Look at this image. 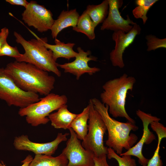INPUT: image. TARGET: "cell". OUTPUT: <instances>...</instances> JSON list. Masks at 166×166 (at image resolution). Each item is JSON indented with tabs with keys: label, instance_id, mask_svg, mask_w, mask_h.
Returning <instances> with one entry per match:
<instances>
[{
	"label": "cell",
	"instance_id": "obj_1",
	"mask_svg": "<svg viewBox=\"0 0 166 166\" xmlns=\"http://www.w3.org/2000/svg\"><path fill=\"white\" fill-rule=\"evenodd\" d=\"M4 69L16 85L24 91L46 96L54 88V77L32 64L15 61L8 64Z\"/></svg>",
	"mask_w": 166,
	"mask_h": 166
},
{
	"label": "cell",
	"instance_id": "obj_2",
	"mask_svg": "<svg viewBox=\"0 0 166 166\" xmlns=\"http://www.w3.org/2000/svg\"><path fill=\"white\" fill-rule=\"evenodd\" d=\"M96 109L101 116L108 132L106 144L120 155L124 149L127 150L136 142L138 137L135 134L130 133L136 131L138 127L135 124L127 121L120 122L111 117L108 112V106L96 98L91 99Z\"/></svg>",
	"mask_w": 166,
	"mask_h": 166
},
{
	"label": "cell",
	"instance_id": "obj_3",
	"mask_svg": "<svg viewBox=\"0 0 166 166\" xmlns=\"http://www.w3.org/2000/svg\"><path fill=\"white\" fill-rule=\"evenodd\" d=\"M136 81L134 77L124 73L119 77L106 82L100 95L101 102L108 106V112L113 117L124 118L134 124L135 121L128 114L125 106L128 91L132 90Z\"/></svg>",
	"mask_w": 166,
	"mask_h": 166
},
{
	"label": "cell",
	"instance_id": "obj_4",
	"mask_svg": "<svg viewBox=\"0 0 166 166\" xmlns=\"http://www.w3.org/2000/svg\"><path fill=\"white\" fill-rule=\"evenodd\" d=\"M30 32L36 39L27 41L19 33L14 32L16 42L20 44L25 50L24 53L16 59V61L32 64L42 70L52 72L57 77H61V73L58 68L59 64L54 59L52 51L45 46L42 38H39Z\"/></svg>",
	"mask_w": 166,
	"mask_h": 166
},
{
	"label": "cell",
	"instance_id": "obj_5",
	"mask_svg": "<svg viewBox=\"0 0 166 166\" xmlns=\"http://www.w3.org/2000/svg\"><path fill=\"white\" fill-rule=\"evenodd\" d=\"M67 101L66 95L50 93L40 98L39 101L20 108L18 114L21 117H25L27 122L33 126L45 124L49 121L48 117L49 114L66 105Z\"/></svg>",
	"mask_w": 166,
	"mask_h": 166
},
{
	"label": "cell",
	"instance_id": "obj_6",
	"mask_svg": "<svg viewBox=\"0 0 166 166\" xmlns=\"http://www.w3.org/2000/svg\"><path fill=\"white\" fill-rule=\"evenodd\" d=\"M89 114L88 131L81 145L94 156L107 155L108 148L104 146V136L107 128L101 116L95 108L91 99L89 100Z\"/></svg>",
	"mask_w": 166,
	"mask_h": 166
},
{
	"label": "cell",
	"instance_id": "obj_7",
	"mask_svg": "<svg viewBox=\"0 0 166 166\" xmlns=\"http://www.w3.org/2000/svg\"><path fill=\"white\" fill-rule=\"evenodd\" d=\"M0 99L9 106L24 108L39 101L38 94L24 91L19 88L13 79L0 68Z\"/></svg>",
	"mask_w": 166,
	"mask_h": 166
},
{
	"label": "cell",
	"instance_id": "obj_8",
	"mask_svg": "<svg viewBox=\"0 0 166 166\" xmlns=\"http://www.w3.org/2000/svg\"><path fill=\"white\" fill-rule=\"evenodd\" d=\"M22 15L25 23L41 33L50 30L54 21L50 10L34 1L29 2Z\"/></svg>",
	"mask_w": 166,
	"mask_h": 166
},
{
	"label": "cell",
	"instance_id": "obj_9",
	"mask_svg": "<svg viewBox=\"0 0 166 166\" xmlns=\"http://www.w3.org/2000/svg\"><path fill=\"white\" fill-rule=\"evenodd\" d=\"M69 130L70 137L61 152L68 160L66 166H93V155L82 146L72 128Z\"/></svg>",
	"mask_w": 166,
	"mask_h": 166
},
{
	"label": "cell",
	"instance_id": "obj_10",
	"mask_svg": "<svg viewBox=\"0 0 166 166\" xmlns=\"http://www.w3.org/2000/svg\"><path fill=\"white\" fill-rule=\"evenodd\" d=\"M69 135L68 133L64 134L58 133L54 140L45 143L32 142L29 139L27 135H22L15 137L13 145L14 148L18 150L30 151L35 155L52 156L55 153L59 144L62 142L67 140V136Z\"/></svg>",
	"mask_w": 166,
	"mask_h": 166
},
{
	"label": "cell",
	"instance_id": "obj_11",
	"mask_svg": "<svg viewBox=\"0 0 166 166\" xmlns=\"http://www.w3.org/2000/svg\"><path fill=\"white\" fill-rule=\"evenodd\" d=\"M136 114L143 124V133L142 137L135 145L119 155H129L136 156L138 159L139 163L142 166H144L147 164L149 159L146 158L142 153L144 145V144H149L151 143L156 139L154 135L149 130V125L153 121H159L160 119L140 109L136 111Z\"/></svg>",
	"mask_w": 166,
	"mask_h": 166
},
{
	"label": "cell",
	"instance_id": "obj_12",
	"mask_svg": "<svg viewBox=\"0 0 166 166\" xmlns=\"http://www.w3.org/2000/svg\"><path fill=\"white\" fill-rule=\"evenodd\" d=\"M141 30L140 26L136 24L127 33L121 30L114 32L112 38L115 45L110 53V59L113 66L121 68L124 67L123 54L125 49L133 42L136 36L140 34Z\"/></svg>",
	"mask_w": 166,
	"mask_h": 166
},
{
	"label": "cell",
	"instance_id": "obj_13",
	"mask_svg": "<svg viewBox=\"0 0 166 166\" xmlns=\"http://www.w3.org/2000/svg\"><path fill=\"white\" fill-rule=\"evenodd\" d=\"M109 9L107 17L101 27V30H110L114 32L121 30L125 33L128 32L136 24L131 20L128 15L125 19L121 15L119 9L122 6L121 0H109Z\"/></svg>",
	"mask_w": 166,
	"mask_h": 166
},
{
	"label": "cell",
	"instance_id": "obj_14",
	"mask_svg": "<svg viewBox=\"0 0 166 166\" xmlns=\"http://www.w3.org/2000/svg\"><path fill=\"white\" fill-rule=\"evenodd\" d=\"M77 49L78 54L73 61L59 65L58 67L63 69L65 73L72 74L78 80L85 73L92 75L100 71L101 69L99 68L89 66L88 62L89 61H97V57L90 55V50L85 51L80 47H78Z\"/></svg>",
	"mask_w": 166,
	"mask_h": 166
},
{
	"label": "cell",
	"instance_id": "obj_15",
	"mask_svg": "<svg viewBox=\"0 0 166 166\" xmlns=\"http://www.w3.org/2000/svg\"><path fill=\"white\" fill-rule=\"evenodd\" d=\"M79 16L76 9L62 10L57 19L54 20L50 29L52 38H57L59 33L67 27L76 26Z\"/></svg>",
	"mask_w": 166,
	"mask_h": 166
},
{
	"label": "cell",
	"instance_id": "obj_16",
	"mask_svg": "<svg viewBox=\"0 0 166 166\" xmlns=\"http://www.w3.org/2000/svg\"><path fill=\"white\" fill-rule=\"evenodd\" d=\"M42 41L45 46L52 51L54 59L56 61L57 59L60 57L69 60L71 58H75L78 54V53L75 51L73 49L75 44L74 43H65L57 38L55 39V44L54 45L48 43L46 38H42Z\"/></svg>",
	"mask_w": 166,
	"mask_h": 166
},
{
	"label": "cell",
	"instance_id": "obj_17",
	"mask_svg": "<svg viewBox=\"0 0 166 166\" xmlns=\"http://www.w3.org/2000/svg\"><path fill=\"white\" fill-rule=\"evenodd\" d=\"M66 104L59 108L55 112L51 113L48 116L52 126L56 128L68 129L77 114L70 112Z\"/></svg>",
	"mask_w": 166,
	"mask_h": 166
},
{
	"label": "cell",
	"instance_id": "obj_18",
	"mask_svg": "<svg viewBox=\"0 0 166 166\" xmlns=\"http://www.w3.org/2000/svg\"><path fill=\"white\" fill-rule=\"evenodd\" d=\"M89 109L88 105L81 113L77 114L71 125L70 128L76 133L77 138L81 140L84 139L88 132Z\"/></svg>",
	"mask_w": 166,
	"mask_h": 166
},
{
	"label": "cell",
	"instance_id": "obj_19",
	"mask_svg": "<svg viewBox=\"0 0 166 166\" xmlns=\"http://www.w3.org/2000/svg\"><path fill=\"white\" fill-rule=\"evenodd\" d=\"M109 9V0H105L97 5H88L85 11L96 27L99 24L102 23L106 18Z\"/></svg>",
	"mask_w": 166,
	"mask_h": 166
},
{
	"label": "cell",
	"instance_id": "obj_20",
	"mask_svg": "<svg viewBox=\"0 0 166 166\" xmlns=\"http://www.w3.org/2000/svg\"><path fill=\"white\" fill-rule=\"evenodd\" d=\"M68 163L67 159L62 153L56 157L36 154L29 166H66Z\"/></svg>",
	"mask_w": 166,
	"mask_h": 166
},
{
	"label": "cell",
	"instance_id": "obj_21",
	"mask_svg": "<svg viewBox=\"0 0 166 166\" xmlns=\"http://www.w3.org/2000/svg\"><path fill=\"white\" fill-rule=\"evenodd\" d=\"M96 27L89 16L84 11L80 16L77 26L73 29L84 34L89 40H93L95 38L94 30Z\"/></svg>",
	"mask_w": 166,
	"mask_h": 166
},
{
	"label": "cell",
	"instance_id": "obj_22",
	"mask_svg": "<svg viewBox=\"0 0 166 166\" xmlns=\"http://www.w3.org/2000/svg\"><path fill=\"white\" fill-rule=\"evenodd\" d=\"M158 0H136L135 1L137 5L132 10V14L136 18L142 19L143 24H145L147 19V13L150 8Z\"/></svg>",
	"mask_w": 166,
	"mask_h": 166
},
{
	"label": "cell",
	"instance_id": "obj_23",
	"mask_svg": "<svg viewBox=\"0 0 166 166\" xmlns=\"http://www.w3.org/2000/svg\"><path fill=\"white\" fill-rule=\"evenodd\" d=\"M109 159H113L117 162L118 166H137L135 160L129 155L120 156L112 148H108L107 155Z\"/></svg>",
	"mask_w": 166,
	"mask_h": 166
},
{
	"label": "cell",
	"instance_id": "obj_24",
	"mask_svg": "<svg viewBox=\"0 0 166 166\" xmlns=\"http://www.w3.org/2000/svg\"><path fill=\"white\" fill-rule=\"evenodd\" d=\"M145 38L147 41V51H148L154 50L159 48H166V38L160 39L152 34L147 35Z\"/></svg>",
	"mask_w": 166,
	"mask_h": 166
},
{
	"label": "cell",
	"instance_id": "obj_25",
	"mask_svg": "<svg viewBox=\"0 0 166 166\" xmlns=\"http://www.w3.org/2000/svg\"><path fill=\"white\" fill-rule=\"evenodd\" d=\"M158 143L156 149L152 157L149 159L147 164L144 166H163V163L159 155V152L162 140L166 137V135L163 134H157Z\"/></svg>",
	"mask_w": 166,
	"mask_h": 166
},
{
	"label": "cell",
	"instance_id": "obj_26",
	"mask_svg": "<svg viewBox=\"0 0 166 166\" xmlns=\"http://www.w3.org/2000/svg\"><path fill=\"white\" fill-rule=\"evenodd\" d=\"M22 55V54L20 53L16 46H11L7 42L3 45L0 51V56H6L16 59L20 57Z\"/></svg>",
	"mask_w": 166,
	"mask_h": 166
},
{
	"label": "cell",
	"instance_id": "obj_27",
	"mask_svg": "<svg viewBox=\"0 0 166 166\" xmlns=\"http://www.w3.org/2000/svg\"><path fill=\"white\" fill-rule=\"evenodd\" d=\"M107 155H103L99 156H94L93 166H111L108 163Z\"/></svg>",
	"mask_w": 166,
	"mask_h": 166
},
{
	"label": "cell",
	"instance_id": "obj_28",
	"mask_svg": "<svg viewBox=\"0 0 166 166\" xmlns=\"http://www.w3.org/2000/svg\"><path fill=\"white\" fill-rule=\"evenodd\" d=\"M9 34V29L5 27L0 32V51L3 45L7 42V39Z\"/></svg>",
	"mask_w": 166,
	"mask_h": 166
},
{
	"label": "cell",
	"instance_id": "obj_29",
	"mask_svg": "<svg viewBox=\"0 0 166 166\" xmlns=\"http://www.w3.org/2000/svg\"><path fill=\"white\" fill-rule=\"evenodd\" d=\"M6 1L11 4L22 6L25 8L29 4L26 0H6Z\"/></svg>",
	"mask_w": 166,
	"mask_h": 166
},
{
	"label": "cell",
	"instance_id": "obj_30",
	"mask_svg": "<svg viewBox=\"0 0 166 166\" xmlns=\"http://www.w3.org/2000/svg\"><path fill=\"white\" fill-rule=\"evenodd\" d=\"M32 156L30 155H28L26 158L22 161L21 163L23 164L21 166H29V165L33 159ZM0 166H6L4 162L1 160L0 162Z\"/></svg>",
	"mask_w": 166,
	"mask_h": 166
}]
</instances>
